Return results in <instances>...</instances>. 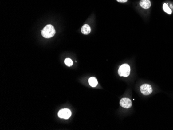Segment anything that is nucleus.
<instances>
[{
	"label": "nucleus",
	"instance_id": "2",
	"mask_svg": "<svg viewBox=\"0 0 173 130\" xmlns=\"http://www.w3.org/2000/svg\"><path fill=\"white\" fill-rule=\"evenodd\" d=\"M118 74L120 76L127 77L130 74V67L128 64H124L119 68Z\"/></svg>",
	"mask_w": 173,
	"mask_h": 130
},
{
	"label": "nucleus",
	"instance_id": "8",
	"mask_svg": "<svg viewBox=\"0 0 173 130\" xmlns=\"http://www.w3.org/2000/svg\"><path fill=\"white\" fill-rule=\"evenodd\" d=\"M89 83L92 87H96L97 86L98 82H97V79L96 77H92L90 78L89 79Z\"/></svg>",
	"mask_w": 173,
	"mask_h": 130
},
{
	"label": "nucleus",
	"instance_id": "11",
	"mask_svg": "<svg viewBox=\"0 0 173 130\" xmlns=\"http://www.w3.org/2000/svg\"><path fill=\"white\" fill-rule=\"evenodd\" d=\"M117 1L120 3H125L128 1V0H117Z\"/></svg>",
	"mask_w": 173,
	"mask_h": 130
},
{
	"label": "nucleus",
	"instance_id": "7",
	"mask_svg": "<svg viewBox=\"0 0 173 130\" xmlns=\"http://www.w3.org/2000/svg\"><path fill=\"white\" fill-rule=\"evenodd\" d=\"M81 32L85 35L89 34L90 33L91 28L88 25H85L81 28Z\"/></svg>",
	"mask_w": 173,
	"mask_h": 130
},
{
	"label": "nucleus",
	"instance_id": "6",
	"mask_svg": "<svg viewBox=\"0 0 173 130\" xmlns=\"http://www.w3.org/2000/svg\"><path fill=\"white\" fill-rule=\"evenodd\" d=\"M140 5L142 8L144 9H148L151 6V2L150 0H141L140 2Z\"/></svg>",
	"mask_w": 173,
	"mask_h": 130
},
{
	"label": "nucleus",
	"instance_id": "9",
	"mask_svg": "<svg viewBox=\"0 0 173 130\" xmlns=\"http://www.w3.org/2000/svg\"><path fill=\"white\" fill-rule=\"evenodd\" d=\"M163 10L164 12H166L168 14H171V10L170 9V7L168 6L167 4L166 3H164L163 5Z\"/></svg>",
	"mask_w": 173,
	"mask_h": 130
},
{
	"label": "nucleus",
	"instance_id": "4",
	"mask_svg": "<svg viewBox=\"0 0 173 130\" xmlns=\"http://www.w3.org/2000/svg\"><path fill=\"white\" fill-rule=\"evenodd\" d=\"M140 90L143 94L148 96L152 92V88L150 85L143 84L140 86Z\"/></svg>",
	"mask_w": 173,
	"mask_h": 130
},
{
	"label": "nucleus",
	"instance_id": "3",
	"mask_svg": "<svg viewBox=\"0 0 173 130\" xmlns=\"http://www.w3.org/2000/svg\"><path fill=\"white\" fill-rule=\"evenodd\" d=\"M72 113L71 110L68 108L62 109L58 112V117L60 118L68 119L71 117Z\"/></svg>",
	"mask_w": 173,
	"mask_h": 130
},
{
	"label": "nucleus",
	"instance_id": "10",
	"mask_svg": "<svg viewBox=\"0 0 173 130\" xmlns=\"http://www.w3.org/2000/svg\"><path fill=\"white\" fill-rule=\"evenodd\" d=\"M65 64H66L68 66H72L73 64L72 60L71 59H69V58L65 59Z\"/></svg>",
	"mask_w": 173,
	"mask_h": 130
},
{
	"label": "nucleus",
	"instance_id": "5",
	"mask_svg": "<svg viewBox=\"0 0 173 130\" xmlns=\"http://www.w3.org/2000/svg\"><path fill=\"white\" fill-rule=\"evenodd\" d=\"M121 106L125 108H130L132 106V102L130 99L128 98H123L120 102Z\"/></svg>",
	"mask_w": 173,
	"mask_h": 130
},
{
	"label": "nucleus",
	"instance_id": "1",
	"mask_svg": "<svg viewBox=\"0 0 173 130\" xmlns=\"http://www.w3.org/2000/svg\"><path fill=\"white\" fill-rule=\"evenodd\" d=\"M56 33V30L53 26L51 25H47L41 31L42 36L46 38H51L54 36Z\"/></svg>",
	"mask_w": 173,
	"mask_h": 130
}]
</instances>
